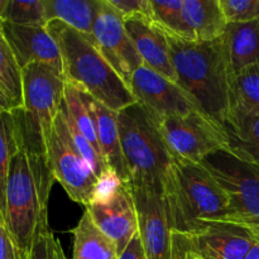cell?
I'll return each mask as SVG.
<instances>
[{"label":"cell","mask_w":259,"mask_h":259,"mask_svg":"<svg viewBox=\"0 0 259 259\" xmlns=\"http://www.w3.org/2000/svg\"><path fill=\"white\" fill-rule=\"evenodd\" d=\"M55 180L43 154L23 149L10 163L2 187L0 222L15 244L27 253L40 229L48 224V200Z\"/></svg>","instance_id":"obj_1"},{"label":"cell","mask_w":259,"mask_h":259,"mask_svg":"<svg viewBox=\"0 0 259 259\" xmlns=\"http://www.w3.org/2000/svg\"><path fill=\"white\" fill-rule=\"evenodd\" d=\"M177 83L223 126L232 109L229 57L223 37L199 43L169 38Z\"/></svg>","instance_id":"obj_2"},{"label":"cell","mask_w":259,"mask_h":259,"mask_svg":"<svg viewBox=\"0 0 259 259\" xmlns=\"http://www.w3.org/2000/svg\"><path fill=\"white\" fill-rule=\"evenodd\" d=\"M47 29L60 48L67 82L116 113L137 103L128 83L90 39L60 20L48 22Z\"/></svg>","instance_id":"obj_3"},{"label":"cell","mask_w":259,"mask_h":259,"mask_svg":"<svg viewBox=\"0 0 259 259\" xmlns=\"http://www.w3.org/2000/svg\"><path fill=\"white\" fill-rule=\"evenodd\" d=\"M172 230L189 232L209 224H224L228 196L204 164L174 161L164 187Z\"/></svg>","instance_id":"obj_4"},{"label":"cell","mask_w":259,"mask_h":259,"mask_svg":"<svg viewBox=\"0 0 259 259\" xmlns=\"http://www.w3.org/2000/svg\"><path fill=\"white\" fill-rule=\"evenodd\" d=\"M121 148L131 172L129 184L164 190L174 158L157 120L136 103L118 113Z\"/></svg>","instance_id":"obj_5"},{"label":"cell","mask_w":259,"mask_h":259,"mask_svg":"<svg viewBox=\"0 0 259 259\" xmlns=\"http://www.w3.org/2000/svg\"><path fill=\"white\" fill-rule=\"evenodd\" d=\"M24 72V109L13 111L23 149L46 156L53 123L61 110L66 89L63 73L43 63H32Z\"/></svg>","instance_id":"obj_6"},{"label":"cell","mask_w":259,"mask_h":259,"mask_svg":"<svg viewBox=\"0 0 259 259\" xmlns=\"http://www.w3.org/2000/svg\"><path fill=\"white\" fill-rule=\"evenodd\" d=\"M228 196L224 224L259 232V167L235 158L225 151L202 162Z\"/></svg>","instance_id":"obj_7"},{"label":"cell","mask_w":259,"mask_h":259,"mask_svg":"<svg viewBox=\"0 0 259 259\" xmlns=\"http://www.w3.org/2000/svg\"><path fill=\"white\" fill-rule=\"evenodd\" d=\"M154 119L175 162L201 164L210 156L227 149L224 128L204 111Z\"/></svg>","instance_id":"obj_8"},{"label":"cell","mask_w":259,"mask_h":259,"mask_svg":"<svg viewBox=\"0 0 259 259\" xmlns=\"http://www.w3.org/2000/svg\"><path fill=\"white\" fill-rule=\"evenodd\" d=\"M46 156L56 181L65 189L68 197L88 206L99 177L76 147L61 110L53 123Z\"/></svg>","instance_id":"obj_9"},{"label":"cell","mask_w":259,"mask_h":259,"mask_svg":"<svg viewBox=\"0 0 259 259\" xmlns=\"http://www.w3.org/2000/svg\"><path fill=\"white\" fill-rule=\"evenodd\" d=\"M252 232L230 224H209L189 232L172 230L171 259H244Z\"/></svg>","instance_id":"obj_10"},{"label":"cell","mask_w":259,"mask_h":259,"mask_svg":"<svg viewBox=\"0 0 259 259\" xmlns=\"http://www.w3.org/2000/svg\"><path fill=\"white\" fill-rule=\"evenodd\" d=\"M129 185L138 215V235L147 259H171L172 224L164 190Z\"/></svg>","instance_id":"obj_11"},{"label":"cell","mask_w":259,"mask_h":259,"mask_svg":"<svg viewBox=\"0 0 259 259\" xmlns=\"http://www.w3.org/2000/svg\"><path fill=\"white\" fill-rule=\"evenodd\" d=\"M93 35L95 47L103 53L120 77L131 85L132 76L143 66V60L126 32L123 15L111 7L108 0L99 2Z\"/></svg>","instance_id":"obj_12"},{"label":"cell","mask_w":259,"mask_h":259,"mask_svg":"<svg viewBox=\"0 0 259 259\" xmlns=\"http://www.w3.org/2000/svg\"><path fill=\"white\" fill-rule=\"evenodd\" d=\"M131 90L137 103L146 108L154 118L182 116L200 110L196 101L174 81L168 80L146 65L134 72Z\"/></svg>","instance_id":"obj_13"},{"label":"cell","mask_w":259,"mask_h":259,"mask_svg":"<svg viewBox=\"0 0 259 259\" xmlns=\"http://www.w3.org/2000/svg\"><path fill=\"white\" fill-rule=\"evenodd\" d=\"M96 227L118 247L119 255L138 235V215L129 182H123L108 200L86 206Z\"/></svg>","instance_id":"obj_14"},{"label":"cell","mask_w":259,"mask_h":259,"mask_svg":"<svg viewBox=\"0 0 259 259\" xmlns=\"http://www.w3.org/2000/svg\"><path fill=\"white\" fill-rule=\"evenodd\" d=\"M0 33L22 68L32 63H43L63 73L60 48L48 32L47 24L0 22Z\"/></svg>","instance_id":"obj_15"},{"label":"cell","mask_w":259,"mask_h":259,"mask_svg":"<svg viewBox=\"0 0 259 259\" xmlns=\"http://www.w3.org/2000/svg\"><path fill=\"white\" fill-rule=\"evenodd\" d=\"M124 22L143 65L177 83L168 35L146 18H126Z\"/></svg>","instance_id":"obj_16"},{"label":"cell","mask_w":259,"mask_h":259,"mask_svg":"<svg viewBox=\"0 0 259 259\" xmlns=\"http://www.w3.org/2000/svg\"><path fill=\"white\" fill-rule=\"evenodd\" d=\"M77 89L80 90L81 98L94 120L99 147H100L101 154H103L106 164L109 166V168L115 171L123 181L131 182V172L126 166L123 148H121L118 113L96 100L85 90L80 88Z\"/></svg>","instance_id":"obj_17"},{"label":"cell","mask_w":259,"mask_h":259,"mask_svg":"<svg viewBox=\"0 0 259 259\" xmlns=\"http://www.w3.org/2000/svg\"><path fill=\"white\" fill-rule=\"evenodd\" d=\"M223 128L228 138L225 152L259 167V116L232 108Z\"/></svg>","instance_id":"obj_18"},{"label":"cell","mask_w":259,"mask_h":259,"mask_svg":"<svg viewBox=\"0 0 259 259\" xmlns=\"http://www.w3.org/2000/svg\"><path fill=\"white\" fill-rule=\"evenodd\" d=\"M223 39L232 73L259 65V19L228 24Z\"/></svg>","instance_id":"obj_19"},{"label":"cell","mask_w":259,"mask_h":259,"mask_svg":"<svg viewBox=\"0 0 259 259\" xmlns=\"http://www.w3.org/2000/svg\"><path fill=\"white\" fill-rule=\"evenodd\" d=\"M187 23L194 30L196 42L206 43L220 39L228 22L220 0H182Z\"/></svg>","instance_id":"obj_20"},{"label":"cell","mask_w":259,"mask_h":259,"mask_svg":"<svg viewBox=\"0 0 259 259\" xmlns=\"http://www.w3.org/2000/svg\"><path fill=\"white\" fill-rule=\"evenodd\" d=\"M100 0H43L46 20H60L94 43V24Z\"/></svg>","instance_id":"obj_21"},{"label":"cell","mask_w":259,"mask_h":259,"mask_svg":"<svg viewBox=\"0 0 259 259\" xmlns=\"http://www.w3.org/2000/svg\"><path fill=\"white\" fill-rule=\"evenodd\" d=\"M72 259H119L118 247L95 225L85 210L78 224L72 229Z\"/></svg>","instance_id":"obj_22"},{"label":"cell","mask_w":259,"mask_h":259,"mask_svg":"<svg viewBox=\"0 0 259 259\" xmlns=\"http://www.w3.org/2000/svg\"><path fill=\"white\" fill-rule=\"evenodd\" d=\"M24 109V72L12 50L0 38V111Z\"/></svg>","instance_id":"obj_23"},{"label":"cell","mask_w":259,"mask_h":259,"mask_svg":"<svg viewBox=\"0 0 259 259\" xmlns=\"http://www.w3.org/2000/svg\"><path fill=\"white\" fill-rule=\"evenodd\" d=\"M152 7L153 23L159 29L163 30L168 38L185 42H196L194 30L185 17L182 0H152Z\"/></svg>","instance_id":"obj_24"},{"label":"cell","mask_w":259,"mask_h":259,"mask_svg":"<svg viewBox=\"0 0 259 259\" xmlns=\"http://www.w3.org/2000/svg\"><path fill=\"white\" fill-rule=\"evenodd\" d=\"M230 104L232 108L259 116V65L232 73Z\"/></svg>","instance_id":"obj_25"},{"label":"cell","mask_w":259,"mask_h":259,"mask_svg":"<svg viewBox=\"0 0 259 259\" xmlns=\"http://www.w3.org/2000/svg\"><path fill=\"white\" fill-rule=\"evenodd\" d=\"M0 142H2V152H0V187H3L7 181L8 172L13 158L23 151L22 141H20L19 128L14 114L9 111H0Z\"/></svg>","instance_id":"obj_26"},{"label":"cell","mask_w":259,"mask_h":259,"mask_svg":"<svg viewBox=\"0 0 259 259\" xmlns=\"http://www.w3.org/2000/svg\"><path fill=\"white\" fill-rule=\"evenodd\" d=\"M0 22L47 24L43 0H0Z\"/></svg>","instance_id":"obj_27"},{"label":"cell","mask_w":259,"mask_h":259,"mask_svg":"<svg viewBox=\"0 0 259 259\" xmlns=\"http://www.w3.org/2000/svg\"><path fill=\"white\" fill-rule=\"evenodd\" d=\"M29 259H67L61 243L51 230L50 224L43 227L35 237Z\"/></svg>","instance_id":"obj_28"},{"label":"cell","mask_w":259,"mask_h":259,"mask_svg":"<svg viewBox=\"0 0 259 259\" xmlns=\"http://www.w3.org/2000/svg\"><path fill=\"white\" fill-rule=\"evenodd\" d=\"M228 24L259 19V0H220Z\"/></svg>","instance_id":"obj_29"},{"label":"cell","mask_w":259,"mask_h":259,"mask_svg":"<svg viewBox=\"0 0 259 259\" xmlns=\"http://www.w3.org/2000/svg\"><path fill=\"white\" fill-rule=\"evenodd\" d=\"M108 2L123 15L124 19L141 17L153 22L152 0H108Z\"/></svg>","instance_id":"obj_30"},{"label":"cell","mask_w":259,"mask_h":259,"mask_svg":"<svg viewBox=\"0 0 259 259\" xmlns=\"http://www.w3.org/2000/svg\"><path fill=\"white\" fill-rule=\"evenodd\" d=\"M30 253L20 249L10 237L7 227L0 222V259H29Z\"/></svg>","instance_id":"obj_31"},{"label":"cell","mask_w":259,"mask_h":259,"mask_svg":"<svg viewBox=\"0 0 259 259\" xmlns=\"http://www.w3.org/2000/svg\"><path fill=\"white\" fill-rule=\"evenodd\" d=\"M119 259H147L139 235H137V237L132 240L131 244H129L128 248L124 250V253L119 257Z\"/></svg>","instance_id":"obj_32"},{"label":"cell","mask_w":259,"mask_h":259,"mask_svg":"<svg viewBox=\"0 0 259 259\" xmlns=\"http://www.w3.org/2000/svg\"><path fill=\"white\" fill-rule=\"evenodd\" d=\"M252 234L254 237V243L244 259H259V232H252Z\"/></svg>","instance_id":"obj_33"}]
</instances>
